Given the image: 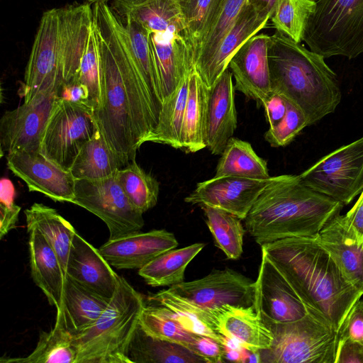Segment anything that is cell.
Returning <instances> with one entry per match:
<instances>
[{
  "instance_id": "51",
  "label": "cell",
  "mask_w": 363,
  "mask_h": 363,
  "mask_svg": "<svg viewBox=\"0 0 363 363\" xmlns=\"http://www.w3.org/2000/svg\"><path fill=\"white\" fill-rule=\"evenodd\" d=\"M57 97L65 101L89 106V91L78 82L63 84L58 91Z\"/></svg>"
},
{
  "instance_id": "17",
  "label": "cell",
  "mask_w": 363,
  "mask_h": 363,
  "mask_svg": "<svg viewBox=\"0 0 363 363\" xmlns=\"http://www.w3.org/2000/svg\"><path fill=\"white\" fill-rule=\"evenodd\" d=\"M149 40L164 102L195 68V52L182 33H150Z\"/></svg>"
},
{
  "instance_id": "4",
  "label": "cell",
  "mask_w": 363,
  "mask_h": 363,
  "mask_svg": "<svg viewBox=\"0 0 363 363\" xmlns=\"http://www.w3.org/2000/svg\"><path fill=\"white\" fill-rule=\"evenodd\" d=\"M268 62L272 92L304 113L311 125L333 113L342 94L336 74L321 55L277 31L270 35Z\"/></svg>"
},
{
  "instance_id": "60",
  "label": "cell",
  "mask_w": 363,
  "mask_h": 363,
  "mask_svg": "<svg viewBox=\"0 0 363 363\" xmlns=\"http://www.w3.org/2000/svg\"><path fill=\"white\" fill-rule=\"evenodd\" d=\"M313 1H317L318 0H313Z\"/></svg>"
},
{
  "instance_id": "12",
  "label": "cell",
  "mask_w": 363,
  "mask_h": 363,
  "mask_svg": "<svg viewBox=\"0 0 363 363\" xmlns=\"http://www.w3.org/2000/svg\"><path fill=\"white\" fill-rule=\"evenodd\" d=\"M168 289L207 309L225 305L248 307L255 301V281L228 268L214 269L201 279Z\"/></svg>"
},
{
  "instance_id": "15",
  "label": "cell",
  "mask_w": 363,
  "mask_h": 363,
  "mask_svg": "<svg viewBox=\"0 0 363 363\" xmlns=\"http://www.w3.org/2000/svg\"><path fill=\"white\" fill-rule=\"evenodd\" d=\"M8 168L26 184L30 191L54 201L74 203L76 179L40 152H16L6 156Z\"/></svg>"
},
{
  "instance_id": "9",
  "label": "cell",
  "mask_w": 363,
  "mask_h": 363,
  "mask_svg": "<svg viewBox=\"0 0 363 363\" xmlns=\"http://www.w3.org/2000/svg\"><path fill=\"white\" fill-rule=\"evenodd\" d=\"M298 176L311 189L349 204L363 190V137L325 155Z\"/></svg>"
},
{
  "instance_id": "31",
  "label": "cell",
  "mask_w": 363,
  "mask_h": 363,
  "mask_svg": "<svg viewBox=\"0 0 363 363\" xmlns=\"http://www.w3.org/2000/svg\"><path fill=\"white\" fill-rule=\"evenodd\" d=\"M131 363H206L186 347L161 340L137 327L128 347Z\"/></svg>"
},
{
  "instance_id": "56",
  "label": "cell",
  "mask_w": 363,
  "mask_h": 363,
  "mask_svg": "<svg viewBox=\"0 0 363 363\" xmlns=\"http://www.w3.org/2000/svg\"><path fill=\"white\" fill-rule=\"evenodd\" d=\"M277 0H248V3L268 10L272 15Z\"/></svg>"
},
{
  "instance_id": "53",
  "label": "cell",
  "mask_w": 363,
  "mask_h": 363,
  "mask_svg": "<svg viewBox=\"0 0 363 363\" xmlns=\"http://www.w3.org/2000/svg\"><path fill=\"white\" fill-rule=\"evenodd\" d=\"M21 208L14 204L10 207L0 206V238L12 229L15 228L18 220V215Z\"/></svg>"
},
{
  "instance_id": "49",
  "label": "cell",
  "mask_w": 363,
  "mask_h": 363,
  "mask_svg": "<svg viewBox=\"0 0 363 363\" xmlns=\"http://www.w3.org/2000/svg\"><path fill=\"white\" fill-rule=\"evenodd\" d=\"M289 100L281 95L272 92L263 101L266 118L269 128H272L281 121L285 116Z\"/></svg>"
},
{
  "instance_id": "47",
  "label": "cell",
  "mask_w": 363,
  "mask_h": 363,
  "mask_svg": "<svg viewBox=\"0 0 363 363\" xmlns=\"http://www.w3.org/2000/svg\"><path fill=\"white\" fill-rule=\"evenodd\" d=\"M348 340L363 345V299L352 307L339 330V341Z\"/></svg>"
},
{
  "instance_id": "38",
  "label": "cell",
  "mask_w": 363,
  "mask_h": 363,
  "mask_svg": "<svg viewBox=\"0 0 363 363\" xmlns=\"http://www.w3.org/2000/svg\"><path fill=\"white\" fill-rule=\"evenodd\" d=\"M140 75L158 116L162 107L160 82L150 45V33L132 21H123Z\"/></svg>"
},
{
  "instance_id": "52",
  "label": "cell",
  "mask_w": 363,
  "mask_h": 363,
  "mask_svg": "<svg viewBox=\"0 0 363 363\" xmlns=\"http://www.w3.org/2000/svg\"><path fill=\"white\" fill-rule=\"evenodd\" d=\"M344 216L350 228L359 238L363 239V190L357 201Z\"/></svg>"
},
{
  "instance_id": "33",
  "label": "cell",
  "mask_w": 363,
  "mask_h": 363,
  "mask_svg": "<svg viewBox=\"0 0 363 363\" xmlns=\"http://www.w3.org/2000/svg\"><path fill=\"white\" fill-rule=\"evenodd\" d=\"M206 244L197 242L168 250L138 269V274L150 286H165L184 281L187 265L203 250Z\"/></svg>"
},
{
  "instance_id": "39",
  "label": "cell",
  "mask_w": 363,
  "mask_h": 363,
  "mask_svg": "<svg viewBox=\"0 0 363 363\" xmlns=\"http://www.w3.org/2000/svg\"><path fill=\"white\" fill-rule=\"evenodd\" d=\"M216 246L227 258L238 259L242 254L245 230L238 216L207 205L201 206Z\"/></svg>"
},
{
  "instance_id": "1",
  "label": "cell",
  "mask_w": 363,
  "mask_h": 363,
  "mask_svg": "<svg viewBox=\"0 0 363 363\" xmlns=\"http://www.w3.org/2000/svg\"><path fill=\"white\" fill-rule=\"evenodd\" d=\"M100 52V103L94 111L97 127L125 165L156 128L155 111L135 63L122 20L108 2L93 6Z\"/></svg>"
},
{
  "instance_id": "25",
  "label": "cell",
  "mask_w": 363,
  "mask_h": 363,
  "mask_svg": "<svg viewBox=\"0 0 363 363\" xmlns=\"http://www.w3.org/2000/svg\"><path fill=\"white\" fill-rule=\"evenodd\" d=\"M111 8L122 21L136 23L150 33L169 31L186 36L182 4L178 0H111Z\"/></svg>"
},
{
  "instance_id": "22",
  "label": "cell",
  "mask_w": 363,
  "mask_h": 363,
  "mask_svg": "<svg viewBox=\"0 0 363 363\" xmlns=\"http://www.w3.org/2000/svg\"><path fill=\"white\" fill-rule=\"evenodd\" d=\"M58 11L62 74L63 84H68L77 80L94 11L89 3L69 4Z\"/></svg>"
},
{
  "instance_id": "14",
  "label": "cell",
  "mask_w": 363,
  "mask_h": 363,
  "mask_svg": "<svg viewBox=\"0 0 363 363\" xmlns=\"http://www.w3.org/2000/svg\"><path fill=\"white\" fill-rule=\"evenodd\" d=\"M57 97L44 96L4 113L0 121L1 156L16 152H40L44 130Z\"/></svg>"
},
{
  "instance_id": "29",
  "label": "cell",
  "mask_w": 363,
  "mask_h": 363,
  "mask_svg": "<svg viewBox=\"0 0 363 363\" xmlns=\"http://www.w3.org/2000/svg\"><path fill=\"white\" fill-rule=\"evenodd\" d=\"M210 89L195 69L190 74L188 98L182 127V147L194 153L206 147V124Z\"/></svg>"
},
{
  "instance_id": "7",
  "label": "cell",
  "mask_w": 363,
  "mask_h": 363,
  "mask_svg": "<svg viewBox=\"0 0 363 363\" xmlns=\"http://www.w3.org/2000/svg\"><path fill=\"white\" fill-rule=\"evenodd\" d=\"M273 342L258 351L261 362L335 363L339 333L311 314L281 324H269Z\"/></svg>"
},
{
  "instance_id": "36",
  "label": "cell",
  "mask_w": 363,
  "mask_h": 363,
  "mask_svg": "<svg viewBox=\"0 0 363 363\" xmlns=\"http://www.w3.org/2000/svg\"><path fill=\"white\" fill-rule=\"evenodd\" d=\"M220 155L215 177H239L255 179L271 177L266 160L258 156L247 141L232 137Z\"/></svg>"
},
{
  "instance_id": "18",
  "label": "cell",
  "mask_w": 363,
  "mask_h": 363,
  "mask_svg": "<svg viewBox=\"0 0 363 363\" xmlns=\"http://www.w3.org/2000/svg\"><path fill=\"white\" fill-rule=\"evenodd\" d=\"M270 35L257 33L245 42L230 61L235 89L262 105L272 93L268 62Z\"/></svg>"
},
{
  "instance_id": "58",
  "label": "cell",
  "mask_w": 363,
  "mask_h": 363,
  "mask_svg": "<svg viewBox=\"0 0 363 363\" xmlns=\"http://www.w3.org/2000/svg\"><path fill=\"white\" fill-rule=\"evenodd\" d=\"M89 3H97V2H108L111 0H86Z\"/></svg>"
},
{
  "instance_id": "37",
  "label": "cell",
  "mask_w": 363,
  "mask_h": 363,
  "mask_svg": "<svg viewBox=\"0 0 363 363\" xmlns=\"http://www.w3.org/2000/svg\"><path fill=\"white\" fill-rule=\"evenodd\" d=\"M190 74L177 89L162 104L156 128L145 138L152 142L167 145L175 149L182 147V127L188 98Z\"/></svg>"
},
{
  "instance_id": "19",
  "label": "cell",
  "mask_w": 363,
  "mask_h": 363,
  "mask_svg": "<svg viewBox=\"0 0 363 363\" xmlns=\"http://www.w3.org/2000/svg\"><path fill=\"white\" fill-rule=\"evenodd\" d=\"M178 245L173 233L161 229L144 233L140 230L108 239L99 250L111 267L119 269H140Z\"/></svg>"
},
{
  "instance_id": "35",
  "label": "cell",
  "mask_w": 363,
  "mask_h": 363,
  "mask_svg": "<svg viewBox=\"0 0 363 363\" xmlns=\"http://www.w3.org/2000/svg\"><path fill=\"white\" fill-rule=\"evenodd\" d=\"M78 348L75 336L55 319L53 328L40 334L34 350L25 357H2L6 363H76Z\"/></svg>"
},
{
  "instance_id": "32",
  "label": "cell",
  "mask_w": 363,
  "mask_h": 363,
  "mask_svg": "<svg viewBox=\"0 0 363 363\" xmlns=\"http://www.w3.org/2000/svg\"><path fill=\"white\" fill-rule=\"evenodd\" d=\"M125 166L98 129L82 147L69 172L75 179L98 180L115 175Z\"/></svg>"
},
{
  "instance_id": "3",
  "label": "cell",
  "mask_w": 363,
  "mask_h": 363,
  "mask_svg": "<svg viewBox=\"0 0 363 363\" xmlns=\"http://www.w3.org/2000/svg\"><path fill=\"white\" fill-rule=\"evenodd\" d=\"M343 204L303 184L298 175L273 177L244 219L260 246L281 239L315 237Z\"/></svg>"
},
{
  "instance_id": "28",
  "label": "cell",
  "mask_w": 363,
  "mask_h": 363,
  "mask_svg": "<svg viewBox=\"0 0 363 363\" xmlns=\"http://www.w3.org/2000/svg\"><path fill=\"white\" fill-rule=\"evenodd\" d=\"M111 300V299H110ZM108 300L67 276L62 307L56 319L77 336L90 328L108 305Z\"/></svg>"
},
{
  "instance_id": "43",
  "label": "cell",
  "mask_w": 363,
  "mask_h": 363,
  "mask_svg": "<svg viewBox=\"0 0 363 363\" xmlns=\"http://www.w3.org/2000/svg\"><path fill=\"white\" fill-rule=\"evenodd\" d=\"M315 8L313 0H277L270 19L277 31L301 43Z\"/></svg>"
},
{
  "instance_id": "57",
  "label": "cell",
  "mask_w": 363,
  "mask_h": 363,
  "mask_svg": "<svg viewBox=\"0 0 363 363\" xmlns=\"http://www.w3.org/2000/svg\"><path fill=\"white\" fill-rule=\"evenodd\" d=\"M243 362H261L259 353L258 352H252L246 349Z\"/></svg>"
},
{
  "instance_id": "13",
  "label": "cell",
  "mask_w": 363,
  "mask_h": 363,
  "mask_svg": "<svg viewBox=\"0 0 363 363\" xmlns=\"http://www.w3.org/2000/svg\"><path fill=\"white\" fill-rule=\"evenodd\" d=\"M254 306L266 325L293 322L308 314L295 291L263 251L255 281Z\"/></svg>"
},
{
  "instance_id": "8",
  "label": "cell",
  "mask_w": 363,
  "mask_h": 363,
  "mask_svg": "<svg viewBox=\"0 0 363 363\" xmlns=\"http://www.w3.org/2000/svg\"><path fill=\"white\" fill-rule=\"evenodd\" d=\"M98 129L91 107L57 97L44 130L40 152L69 171L82 147Z\"/></svg>"
},
{
  "instance_id": "41",
  "label": "cell",
  "mask_w": 363,
  "mask_h": 363,
  "mask_svg": "<svg viewBox=\"0 0 363 363\" xmlns=\"http://www.w3.org/2000/svg\"><path fill=\"white\" fill-rule=\"evenodd\" d=\"M117 179L133 207L143 213L157 203L160 184L133 160L116 172Z\"/></svg>"
},
{
  "instance_id": "48",
  "label": "cell",
  "mask_w": 363,
  "mask_h": 363,
  "mask_svg": "<svg viewBox=\"0 0 363 363\" xmlns=\"http://www.w3.org/2000/svg\"><path fill=\"white\" fill-rule=\"evenodd\" d=\"M188 348L206 362H224L225 347L218 340L206 335L196 334Z\"/></svg>"
},
{
  "instance_id": "50",
  "label": "cell",
  "mask_w": 363,
  "mask_h": 363,
  "mask_svg": "<svg viewBox=\"0 0 363 363\" xmlns=\"http://www.w3.org/2000/svg\"><path fill=\"white\" fill-rule=\"evenodd\" d=\"M335 363H363V345L348 340L339 341Z\"/></svg>"
},
{
  "instance_id": "2",
  "label": "cell",
  "mask_w": 363,
  "mask_h": 363,
  "mask_svg": "<svg viewBox=\"0 0 363 363\" xmlns=\"http://www.w3.org/2000/svg\"><path fill=\"white\" fill-rule=\"evenodd\" d=\"M309 314L337 332L363 291L345 277L315 237L279 240L261 246Z\"/></svg>"
},
{
  "instance_id": "16",
  "label": "cell",
  "mask_w": 363,
  "mask_h": 363,
  "mask_svg": "<svg viewBox=\"0 0 363 363\" xmlns=\"http://www.w3.org/2000/svg\"><path fill=\"white\" fill-rule=\"evenodd\" d=\"M239 177H219L199 182L184 201L207 205L228 211L244 220L259 194L271 182Z\"/></svg>"
},
{
  "instance_id": "44",
  "label": "cell",
  "mask_w": 363,
  "mask_h": 363,
  "mask_svg": "<svg viewBox=\"0 0 363 363\" xmlns=\"http://www.w3.org/2000/svg\"><path fill=\"white\" fill-rule=\"evenodd\" d=\"M101 60L94 21L91 25L85 49L80 62L77 80L89 91V106L96 110L99 106L101 88Z\"/></svg>"
},
{
  "instance_id": "23",
  "label": "cell",
  "mask_w": 363,
  "mask_h": 363,
  "mask_svg": "<svg viewBox=\"0 0 363 363\" xmlns=\"http://www.w3.org/2000/svg\"><path fill=\"white\" fill-rule=\"evenodd\" d=\"M347 279L363 291V239L348 225L345 216L337 215L315 236Z\"/></svg>"
},
{
  "instance_id": "11",
  "label": "cell",
  "mask_w": 363,
  "mask_h": 363,
  "mask_svg": "<svg viewBox=\"0 0 363 363\" xmlns=\"http://www.w3.org/2000/svg\"><path fill=\"white\" fill-rule=\"evenodd\" d=\"M116 174L98 180L75 182L73 203L102 220L108 228V239L140 231L144 225L143 213L131 204Z\"/></svg>"
},
{
  "instance_id": "21",
  "label": "cell",
  "mask_w": 363,
  "mask_h": 363,
  "mask_svg": "<svg viewBox=\"0 0 363 363\" xmlns=\"http://www.w3.org/2000/svg\"><path fill=\"white\" fill-rule=\"evenodd\" d=\"M67 276L85 288L110 300L119 277L111 265L79 234H74L67 262Z\"/></svg>"
},
{
  "instance_id": "24",
  "label": "cell",
  "mask_w": 363,
  "mask_h": 363,
  "mask_svg": "<svg viewBox=\"0 0 363 363\" xmlns=\"http://www.w3.org/2000/svg\"><path fill=\"white\" fill-rule=\"evenodd\" d=\"M233 74L228 67L210 88L206 124V147L221 155L237 128Z\"/></svg>"
},
{
  "instance_id": "6",
  "label": "cell",
  "mask_w": 363,
  "mask_h": 363,
  "mask_svg": "<svg viewBox=\"0 0 363 363\" xmlns=\"http://www.w3.org/2000/svg\"><path fill=\"white\" fill-rule=\"evenodd\" d=\"M303 40L324 58L363 54V0H318Z\"/></svg>"
},
{
  "instance_id": "45",
  "label": "cell",
  "mask_w": 363,
  "mask_h": 363,
  "mask_svg": "<svg viewBox=\"0 0 363 363\" xmlns=\"http://www.w3.org/2000/svg\"><path fill=\"white\" fill-rule=\"evenodd\" d=\"M218 0H184L182 4L186 34L194 47L195 58Z\"/></svg>"
},
{
  "instance_id": "26",
  "label": "cell",
  "mask_w": 363,
  "mask_h": 363,
  "mask_svg": "<svg viewBox=\"0 0 363 363\" xmlns=\"http://www.w3.org/2000/svg\"><path fill=\"white\" fill-rule=\"evenodd\" d=\"M212 311L218 331L222 335L237 341L252 352L272 346V332L255 311V306L225 305Z\"/></svg>"
},
{
  "instance_id": "27",
  "label": "cell",
  "mask_w": 363,
  "mask_h": 363,
  "mask_svg": "<svg viewBox=\"0 0 363 363\" xmlns=\"http://www.w3.org/2000/svg\"><path fill=\"white\" fill-rule=\"evenodd\" d=\"M28 233L33 280L45 295L49 303L56 308L57 312L60 311L67 276L55 251L44 236L36 229Z\"/></svg>"
},
{
  "instance_id": "5",
  "label": "cell",
  "mask_w": 363,
  "mask_h": 363,
  "mask_svg": "<svg viewBox=\"0 0 363 363\" xmlns=\"http://www.w3.org/2000/svg\"><path fill=\"white\" fill-rule=\"evenodd\" d=\"M142 294L123 277L99 319L75 336L76 363H131L128 347L145 307Z\"/></svg>"
},
{
  "instance_id": "30",
  "label": "cell",
  "mask_w": 363,
  "mask_h": 363,
  "mask_svg": "<svg viewBox=\"0 0 363 363\" xmlns=\"http://www.w3.org/2000/svg\"><path fill=\"white\" fill-rule=\"evenodd\" d=\"M27 230H38L55 251L67 276V262L77 233L72 225L57 211L43 203H34L24 211Z\"/></svg>"
},
{
  "instance_id": "42",
  "label": "cell",
  "mask_w": 363,
  "mask_h": 363,
  "mask_svg": "<svg viewBox=\"0 0 363 363\" xmlns=\"http://www.w3.org/2000/svg\"><path fill=\"white\" fill-rule=\"evenodd\" d=\"M139 324L147 334L181 344L187 348L196 335L180 324L170 309L161 305L145 306Z\"/></svg>"
},
{
  "instance_id": "54",
  "label": "cell",
  "mask_w": 363,
  "mask_h": 363,
  "mask_svg": "<svg viewBox=\"0 0 363 363\" xmlns=\"http://www.w3.org/2000/svg\"><path fill=\"white\" fill-rule=\"evenodd\" d=\"M16 190L12 182L8 178L0 181V206L10 207L15 204Z\"/></svg>"
},
{
  "instance_id": "10",
  "label": "cell",
  "mask_w": 363,
  "mask_h": 363,
  "mask_svg": "<svg viewBox=\"0 0 363 363\" xmlns=\"http://www.w3.org/2000/svg\"><path fill=\"white\" fill-rule=\"evenodd\" d=\"M63 84L58 8L45 11L26 67L24 103L56 95Z\"/></svg>"
},
{
  "instance_id": "40",
  "label": "cell",
  "mask_w": 363,
  "mask_h": 363,
  "mask_svg": "<svg viewBox=\"0 0 363 363\" xmlns=\"http://www.w3.org/2000/svg\"><path fill=\"white\" fill-rule=\"evenodd\" d=\"M248 0H218L196 55L195 69L209 60L218 44L235 23Z\"/></svg>"
},
{
  "instance_id": "59",
  "label": "cell",
  "mask_w": 363,
  "mask_h": 363,
  "mask_svg": "<svg viewBox=\"0 0 363 363\" xmlns=\"http://www.w3.org/2000/svg\"><path fill=\"white\" fill-rule=\"evenodd\" d=\"M178 1H179L182 3L184 0H178Z\"/></svg>"
},
{
  "instance_id": "20",
  "label": "cell",
  "mask_w": 363,
  "mask_h": 363,
  "mask_svg": "<svg viewBox=\"0 0 363 363\" xmlns=\"http://www.w3.org/2000/svg\"><path fill=\"white\" fill-rule=\"evenodd\" d=\"M272 13L247 3L235 23L223 38L209 60L196 72L210 89L228 67L230 60L241 46L265 28Z\"/></svg>"
},
{
  "instance_id": "55",
  "label": "cell",
  "mask_w": 363,
  "mask_h": 363,
  "mask_svg": "<svg viewBox=\"0 0 363 363\" xmlns=\"http://www.w3.org/2000/svg\"><path fill=\"white\" fill-rule=\"evenodd\" d=\"M245 350L243 347L238 349L225 347L224 361L243 362Z\"/></svg>"
},
{
  "instance_id": "46",
  "label": "cell",
  "mask_w": 363,
  "mask_h": 363,
  "mask_svg": "<svg viewBox=\"0 0 363 363\" xmlns=\"http://www.w3.org/2000/svg\"><path fill=\"white\" fill-rule=\"evenodd\" d=\"M308 125L303 111L289 101L285 116L277 125L268 129L264 134V139L272 147H284Z\"/></svg>"
},
{
  "instance_id": "34",
  "label": "cell",
  "mask_w": 363,
  "mask_h": 363,
  "mask_svg": "<svg viewBox=\"0 0 363 363\" xmlns=\"http://www.w3.org/2000/svg\"><path fill=\"white\" fill-rule=\"evenodd\" d=\"M149 299L170 309L186 330L211 337L222 344L224 336L218 331L212 309L202 308L169 289L152 294Z\"/></svg>"
}]
</instances>
